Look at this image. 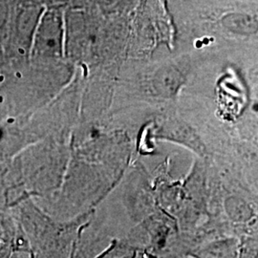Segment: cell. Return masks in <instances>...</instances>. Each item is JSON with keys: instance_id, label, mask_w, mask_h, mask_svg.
Returning <instances> with one entry per match:
<instances>
[{"instance_id": "cell-1", "label": "cell", "mask_w": 258, "mask_h": 258, "mask_svg": "<svg viewBox=\"0 0 258 258\" xmlns=\"http://www.w3.org/2000/svg\"><path fill=\"white\" fill-rule=\"evenodd\" d=\"M70 158L67 145L53 137L21 149L0 177L7 208L27 197L41 200L55 194L63 182Z\"/></svg>"}, {"instance_id": "cell-2", "label": "cell", "mask_w": 258, "mask_h": 258, "mask_svg": "<svg viewBox=\"0 0 258 258\" xmlns=\"http://www.w3.org/2000/svg\"><path fill=\"white\" fill-rule=\"evenodd\" d=\"M27 237L34 258H72L76 241L92 212L71 220H57L27 197L8 209Z\"/></svg>"}, {"instance_id": "cell-3", "label": "cell", "mask_w": 258, "mask_h": 258, "mask_svg": "<svg viewBox=\"0 0 258 258\" xmlns=\"http://www.w3.org/2000/svg\"><path fill=\"white\" fill-rule=\"evenodd\" d=\"M44 6L34 0H15L8 34L2 47L10 62L27 61L32 42Z\"/></svg>"}, {"instance_id": "cell-4", "label": "cell", "mask_w": 258, "mask_h": 258, "mask_svg": "<svg viewBox=\"0 0 258 258\" xmlns=\"http://www.w3.org/2000/svg\"><path fill=\"white\" fill-rule=\"evenodd\" d=\"M65 37L64 13L61 7L45 8L37 24L29 59L51 64L63 55Z\"/></svg>"}, {"instance_id": "cell-5", "label": "cell", "mask_w": 258, "mask_h": 258, "mask_svg": "<svg viewBox=\"0 0 258 258\" xmlns=\"http://www.w3.org/2000/svg\"><path fill=\"white\" fill-rule=\"evenodd\" d=\"M184 83V77L174 66H166L157 72L153 79V87L162 97L175 96Z\"/></svg>"}, {"instance_id": "cell-6", "label": "cell", "mask_w": 258, "mask_h": 258, "mask_svg": "<svg viewBox=\"0 0 258 258\" xmlns=\"http://www.w3.org/2000/svg\"><path fill=\"white\" fill-rule=\"evenodd\" d=\"M223 25L239 35L253 34L257 30L256 20L245 14H231L223 19Z\"/></svg>"}, {"instance_id": "cell-7", "label": "cell", "mask_w": 258, "mask_h": 258, "mask_svg": "<svg viewBox=\"0 0 258 258\" xmlns=\"http://www.w3.org/2000/svg\"><path fill=\"white\" fill-rule=\"evenodd\" d=\"M13 0H0V48L2 49L8 34Z\"/></svg>"}, {"instance_id": "cell-8", "label": "cell", "mask_w": 258, "mask_h": 258, "mask_svg": "<svg viewBox=\"0 0 258 258\" xmlns=\"http://www.w3.org/2000/svg\"><path fill=\"white\" fill-rule=\"evenodd\" d=\"M238 258H257V235L239 238Z\"/></svg>"}, {"instance_id": "cell-9", "label": "cell", "mask_w": 258, "mask_h": 258, "mask_svg": "<svg viewBox=\"0 0 258 258\" xmlns=\"http://www.w3.org/2000/svg\"><path fill=\"white\" fill-rule=\"evenodd\" d=\"M4 210H7V205H6L4 187H3V184L0 181V212H3Z\"/></svg>"}, {"instance_id": "cell-10", "label": "cell", "mask_w": 258, "mask_h": 258, "mask_svg": "<svg viewBox=\"0 0 258 258\" xmlns=\"http://www.w3.org/2000/svg\"><path fill=\"white\" fill-rule=\"evenodd\" d=\"M68 0H46L48 4L50 5L49 7H60L63 5Z\"/></svg>"}, {"instance_id": "cell-11", "label": "cell", "mask_w": 258, "mask_h": 258, "mask_svg": "<svg viewBox=\"0 0 258 258\" xmlns=\"http://www.w3.org/2000/svg\"><path fill=\"white\" fill-rule=\"evenodd\" d=\"M2 241V230H1V227H0V243Z\"/></svg>"}, {"instance_id": "cell-12", "label": "cell", "mask_w": 258, "mask_h": 258, "mask_svg": "<svg viewBox=\"0 0 258 258\" xmlns=\"http://www.w3.org/2000/svg\"><path fill=\"white\" fill-rule=\"evenodd\" d=\"M2 171H3V168H2V166H0V177H1V174H2Z\"/></svg>"}]
</instances>
